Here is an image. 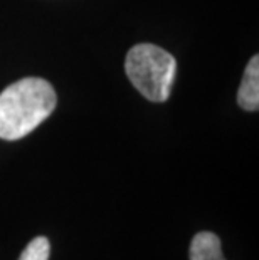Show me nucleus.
I'll list each match as a JSON object with an SVG mask.
<instances>
[{
	"mask_svg": "<svg viewBox=\"0 0 259 260\" xmlns=\"http://www.w3.org/2000/svg\"><path fill=\"white\" fill-rule=\"evenodd\" d=\"M49 253H51L49 240L46 237H36L20 253L19 260H49Z\"/></svg>",
	"mask_w": 259,
	"mask_h": 260,
	"instance_id": "39448f33",
	"label": "nucleus"
},
{
	"mask_svg": "<svg viewBox=\"0 0 259 260\" xmlns=\"http://www.w3.org/2000/svg\"><path fill=\"white\" fill-rule=\"evenodd\" d=\"M190 260H225L220 240L212 232H200L190 243Z\"/></svg>",
	"mask_w": 259,
	"mask_h": 260,
	"instance_id": "20e7f679",
	"label": "nucleus"
},
{
	"mask_svg": "<svg viewBox=\"0 0 259 260\" xmlns=\"http://www.w3.org/2000/svg\"><path fill=\"white\" fill-rule=\"evenodd\" d=\"M238 103L244 111L259 109V57L254 56L246 66L238 92Z\"/></svg>",
	"mask_w": 259,
	"mask_h": 260,
	"instance_id": "7ed1b4c3",
	"label": "nucleus"
},
{
	"mask_svg": "<svg viewBox=\"0 0 259 260\" xmlns=\"http://www.w3.org/2000/svg\"><path fill=\"white\" fill-rule=\"evenodd\" d=\"M125 71L130 82L152 103H165L172 91L177 60L153 44H138L126 54Z\"/></svg>",
	"mask_w": 259,
	"mask_h": 260,
	"instance_id": "f03ea898",
	"label": "nucleus"
},
{
	"mask_svg": "<svg viewBox=\"0 0 259 260\" xmlns=\"http://www.w3.org/2000/svg\"><path fill=\"white\" fill-rule=\"evenodd\" d=\"M56 92L46 79L24 77L0 92V138L15 141L34 131L56 109Z\"/></svg>",
	"mask_w": 259,
	"mask_h": 260,
	"instance_id": "f257e3e1",
	"label": "nucleus"
}]
</instances>
